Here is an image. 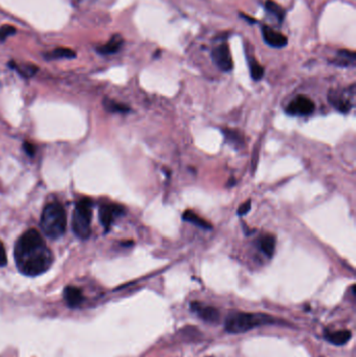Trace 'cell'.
<instances>
[{
	"label": "cell",
	"instance_id": "3",
	"mask_svg": "<svg viewBox=\"0 0 356 357\" xmlns=\"http://www.w3.org/2000/svg\"><path fill=\"white\" fill-rule=\"evenodd\" d=\"M273 319L270 315L262 313H247L237 312L230 314L225 323L226 330L229 333L237 334L245 333L256 327L272 323Z\"/></svg>",
	"mask_w": 356,
	"mask_h": 357
},
{
	"label": "cell",
	"instance_id": "7",
	"mask_svg": "<svg viewBox=\"0 0 356 357\" xmlns=\"http://www.w3.org/2000/svg\"><path fill=\"white\" fill-rule=\"evenodd\" d=\"M314 111L313 101L306 96H297L291 103L288 104L286 112L294 116H307Z\"/></svg>",
	"mask_w": 356,
	"mask_h": 357
},
{
	"label": "cell",
	"instance_id": "4",
	"mask_svg": "<svg viewBox=\"0 0 356 357\" xmlns=\"http://www.w3.org/2000/svg\"><path fill=\"white\" fill-rule=\"evenodd\" d=\"M92 202L89 198H83L78 202L72 218V229L80 238H88L91 233Z\"/></svg>",
	"mask_w": 356,
	"mask_h": 357
},
{
	"label": "cell",
	"instance_id": "6",
	"mask_svg": "<svg viewBox=\"0 0 356 357\" xmlns=\"http://www.w3.org/2000/svg\"><path fill=\"white\" fill-rule=\"evenodd\" d=\"M211 57H212L213 63L221 71L229 72L233 69V60L227 43H222L212 49Z\"/></svg>",
	"mask_w": 356,
	"mask_h": 357
},
{
	"label": "cell",
	"instance_id": "21",
	"mask_svg": "<svg viewBox=\"0 0 356 357\" xmlns=\"http://www.w3.org/2000/svg\"><path fill=\"white\" fill-rule=\"evenodd\" d=\"M223 133L226 135V138L231 141V143L233 144H243V137L241 136V134L239 132L236 131H232V130H228V131H223Z\"/></svg>",
	"mask_w": 356,
	"mask_h": 357
},
{
	"label": "cell",
	"instance_id": "9",
	"mask_svg": "<svg viewBox=\"0 0 356 357\" xmlns=\"http://www.w3.org/2000/svg\"><path fill=\"white\" fill-rule=\"evenodd\" d=\"M124 208L120 205L109 204L102 206L99 210V218L101 224L108 230L109 228H111L114 219L124 214Z\"/></svg>",
	"mask_w": 356,
	"mask_h": 357
},
{
	"label": "cell",
	"instance_id": "25",
	"mask_svg": "<svg viewBox=\"0 0 356 357\" xmlns=\"http://www.w3.org/2000/svg\"><path fill=\"white\" fill-rule=\"evenodd\" d=\"M23 149L25 151V153L28 154L29 156H34L35 152H36V149L33 144H31L30 142H24L23 143Z\"/></svg>",
	"mask_w": 356,
	"mask_h": 357
},
{
	"label": "cell",
	"instance_id": "27",
	"mask_svg": "<svg viewBox=\"0 0 356 357\" xmlns=\"http://www.w3.org/2000/svg\"><path fill=\"white\" fill-rule=\"evenodd\" d=\"M241 16L244 18V19H246L247 21H249L250 23H255L256 22V20L255 19H253V18H251V17H249L248 15H245V14H241Z\"/></svg>",
	"mask_w": 356,
	"mask_h": 357
},
{
	"label": "cell",
	"instance_id": "1",
	"mask_svg": "<svg viewBox=\"0 0 356 357\" xmlns=\"http://www.w3.org/2000/svg\"><path fill=\"white\" fill-rule=\"evenodd\" d=\"M14 257L19 272L30 277L45 273L52 264L50 250L36 230H29L19 238L15 246Z\"/></svg>",
	"mask_w": 356,
	"mask_h": 357
},
{
	"label": "cell",
	"instance_id": "12",
	"mask_svg": "<svg viewBox=\"0 0 356 357\" xmlns=\"http://www.w3.org/2000/svg\"><path fill=\"white\" fill-rule=\"evenodd\" d=\"M355 60H356V55L354 51L348 49H341L337 51L335 60H333L331 63L336 66H339V67H350V66L355 65Z\"/></svg>",
	"mask_w": 356,
	"mask_h": 357
},
{
	"label": "cell",
	"instance_id": "19",
	"mask_svg": "<svg viewBox=\"0 0 356 357\" xmlns=\"http://www.w3.org/2000/svg\"><path fill=\"white\" fill-rule=\"evenodd\" d=\"M249 68L251 77L254 81H260V79L265 75V69L262 68V66L253 58H249Z\"/></svg>",
	"mask_w": 356,
	"mask_h": 357
},
{
	"label": "cell",
	"instance_id": "14",
	"mask_svg": "<svg viewBox=\"0 0 356 357\" xmlns=\"http://www.w3.org/2000/svg\"><path fill=\"white\" fill-rule=\"evenodd\" d=\"M352 333L349 330H340V331L329 332L326 334V338L329 342L333 343L335 346H342L351 339Z\"/></svg>",
	"mask_w": 356,
	"mask_h": 357
},
{
	"label": "cell",
	"instance_id": "17",
	"mask_svg": "<svg viewBox=\"0 0 356 357\" xmlns=\"http://www.w3.org/2000/svg\"><path fill=\"white\" fill-rule=\"evenodd\" d=\"M182 217L185 221H188V222L194 224V226H196V227H200V228L205 229V230H211V229H212V226H211V224L208 221H206L205 219H203L199 215H196L193 212V211H191V210L185 211Z\"/></svg>",
	"mask_w": 356,
	"mask_h": 357
},
{
	"label": "cell",
	"instance_id": "2",
	"mask_svg": "<svg viewBox=\"0 0 356 357\" xmlns=\"http://www.w3.org/2000/svg\"><path fill=\"white\" fill-rule=\"evenodd\" d=\"M67 227V217L63 206L59 203L48 204L42 212L41 228L50 238L61 237Z\"/></svg>",
	"mask_w": 356,
	"mask_h": 357
},
{
	"label": "cell",
	"instance_id": "11",
	"mask_svg": "<svg viewBox=\"0 0 356 357\" xmlns=\"http://www.w3.org/2000/svg\"><path fill=\"white\" fill-rule=\"evenodd\" d=\"M64 300L69 307L74 308L81 305V303L84 301V296L80 288L75 286H67L64 289Z\"/></svg>",
	"mask_w": 356,
	"mask_h": 357
},
{
	"label": "cell",
	"instance_id": "26",
	"mask_svg": "<svg viewBox=\"0 0 356 357\" xmlns=\"http://www.w3.org/2000/svg\"><path fill=\"white\" fill-rule=\"evenodd\" d=\"M6 264H7L6 251H5L3 244L0 243V267H4V266H6Z\"/></svg>",
	"mask_w": 356,
	"mask_h": 357
},
{
	"label": "cell",
	"instance_id": "24",
	"mask_svg": "<svg viewBox=\"0 0 356 357\" xmlns=\"http://www.w3.org/2000/svg\"><path fill=\"white\" fill-rule=\"evenodd\" d=\"M250 210H251V200H248L239 209H237V214L240 216H244L249 213Z\"/></svg>",
	"mask_w": 356,
	"mask_h": 357
},
{
	"label": "cell",
	"instance_id": "16",
	"mask_svg": "<svg viewBox=\"0 0 356 357\" xmlns=\"http://www.w3.org/2000/svg\"><path fill=\"white\" fill-rule=\"evenodd\" d=\"M265 9L269 13L270 15H272L276 20L279 23H282L284 18H285V10L279 6L278 4H276L273 0H267L265 4Z\"/></svg>",
	"mask_w": 356,
	"mask_h": 357
},
{
	"label": "cell",
	"instance_id": "5",
	"mask_svg": "<svg viewBox=\"0 0 356 357\" xmlns=\"http://www.w3.org/2000/svg\"><path fill=\"white\" fill-rule=\"evenodd\" d=\"M354 95H355V87L353 85L350 89L344 91L330 90L328 95V99L329 102H330L337 111L341 113H349L353 108V101L351 98H353Z\"/></svg>",
	"mask_w": 356,
	"mask_h": 357
},
{
	"label": "cell",
	"instance_id": "15",
	"mask_svg": "<svg viewBox=\"0 0 356 357\" xmlns=\"http://www.w3.org/2000/svg\"><path fill=\"white\" fill-rule=\"evenodd\" d=\"M275 246H276V238L275 236L271 234H267L265 236H262L259 241V248L261 250V252L271 258L274 254L275 251Z\"/></svg>",
	"mask_w": 356,
	"mask_h": 357
},
{
	"label": "cell",
	"instance_id": "23",
	"mask_svg": "<svg viewBox=\"0 0 356 357\" xmlns=\"http://www.w3.org/2000/svg\"><path fill=\"white\" fill-rule=\"evenodd\" d=\"M15 33H16V29L14 26L9 24L3 25L2 28H0V42H4L8 37L14 35Z\"/></svg>",
	"mask_w": 356,
	"mask_h": 357
},
{
	"label": "cell",
	"instance_id": "20",
	"mask_svg": "<svg viewBox=\"0 0 356 357\" xmlns=\"http://www.w3.org/2000/svg\"><path fill=\"white\" fill-rule=\"evenodd\" d=\"M103 103H104V108L107 109L109 112H113V113H128L130 111V109L127 107V105H125L123 103L115 102L113 100H105Z\"/></svg>",
	"mask_w": 356,
	"mask_h": 357
},
{
	"label": "cell",
	"instance_id": "13",
	"mask_svg": "<svg viewBox=\"0 0 356 357\" xmlns=\"http://www.w3.org/2000/svg\"><path fill=\"white\" fill-rule=\"evenodd\" d=\"M123 45H124L123 38L121 36L116 35L110 40L107 44L97 47V51L100 55H104V56L113 55V54H116V52L120 51Z\"/></svg>",
	"mask_w": 356,
	"mask_h": 357
},
{
	"label": "cell",
	"instance_id": "22",
	"mask_svg": "<svg viewBox=\"0 0 356 357\" xmlns=\"http://www.w3.org/2000/svg\"><path fill=\"white\" fill-rule=\"evenodd\" d=\"M11 67H13V68H16L19 72H20V74L21 75H23V76H26V77H30V76H33L36 72H37V70H38V68L36 67V66H33V65H28V66H23V67L22 68H19V67H16V66L15 65H12L11 66Z\"/></svg>",
	"mask_w": 356,
	"mask_h": 357
},
{
	"label": "cell",
	"instance_id": "10",
	"mask_svg": "<svg viewBox=\"0 0 356 357\" xmlns=\"http://www.w3.org/2000/svg\"><path fill=\"white\" fill-rule=\"evenodd\" d=\"M191 309L199 315L202 320L208 323H215L219 320V311L211 306L204 305L202 303H192Z\"/></svg>",
	"mask_w": 356,
	"mask_h": 357
},
{
	"label": "cell",
	"instance_id": "18",
	"mask_svg": "<svg viewBox=\"0 0 356 357\" xmlns=\"http://www.w3.org/2000/svg\"><path fill=\"white\" fill-rule=\"evenodd\" d=\"M47 60H55V59H73L76 57L75 52L70 48H56L51 52H48L45 56Z\"/></svg>",
	"mask_w": 356,
	"mask_h": 357
},
{
	"label": "cell",
	"instance_id": "8",
	"mask_svg": "<svg viewBox=\"0 0 356 357\" xmlns=\"http://www.w3.org/2000/svg\"><path fill=\"white\" fill-rule=\"evenodd\" d=\"M261 33H262V38L263 41H265L269 46L274 47V48H283L287 45L288 40L286 36H284L281 33L276 32L272 28L268 25H263L261 28Z\"/></svg>",
	"mask_w": 356,
	"mask_h": 357
}]
</instances>
